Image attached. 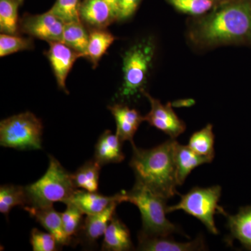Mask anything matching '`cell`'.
<instances>
[{"label":"cell","instance_id":"12","mask_svg":"<svg viewBox=\"0 0 251 251\" xmlns=\"http://www.w3.org/2000/svg\"><path fill=\"white\" fill-rule=\"evenodd\" d=\"M108 110L116 122V134L122 142L128 141L134 146L133 138L145 117L135 109L130 108L123 104H114L108 107Z\"/></svg>","mask_w":251,"mask_h":251},{"label":"cell","instance_id":"21","mask_svg":"<svg viewBox=\"0 0 251 251\" xmlns=\"http://www.w3.org/2000/svg\"><path fill=\"white\" fill-rule=\"evenodd\" d=\"M116 37L105 29H94L90 32L88 46L83 57L90 61L94 68L107 52Z\"/></svg>","mask_w":251,"mask_h":251},{"label":"cell","instance_id":"24","mask_svg":"<svg viewBox=\"0 0 251 251\" xmlns=\"http://www.w3.org/2000/svg\"><path fill=\"white\" fill-rule=\"evenodd\" d=\"M176 11L193 17L208 14L229 0H166Z\"/></svg>","mask_w":251,"mask_h":251},{"label":"cell","instance_id":"10","mask_svg":"<svg viewBox=\"0 0 251 251\" xmlns=\"http://www.w3.org/2000/svg\"><path fill=\"white\" fill-rule=\"evenodd\" d=\"M49 44L50 47L47 57L52 67L57 85L59 88L67 92L66 80L74 63L81 57L80 54L63 42H50Z\"/></svg>","mask_w":251,"mask_h":251},{"label":"cell","instance_id":"5","mask_svg":"<svg viewBox=\"0 0 251 251\" xmlns=\"http://www.w3.org/2000/svg\"><path fill=\"white\" fill-rule=\"evenodd\" d=\"M156 46L152 37L135 43L123 55V83L120 97L129 99L143 94L152 68Z\"/></svg>","mask_w":251,"mask_h":251},{"label":"cell","instance_id":"9","mask_svg":"<svg viewBox=\"0 0 251 251\" xmlns=\"http://www.w3.org/2000/svg\"><path fill=\"white\" fill-rule=\"evenodd\" d=\"M151 105V110L145 116V121L150 125L169 135L172 139H176L186 130V126L173 110L172 104L163 105L158 99L151 97L146 90L143 92Z\"/></svg>","mask_w":251,"mask_h":251},{"label":"cell","instance_id":"13","mask_svg":"<svg viewBox=\"0 0 251 251\" xmlns=\"http://www.w3.org/2000/svg\"><path fill=\"white\" fill-rule=\"evenodd\" d=\"M24 209L28 211L31 217L34 218L49 233L54 236L59 246L71 245L73 239L66 234L63 226L62 215L54 209L53 205L40 209L25 206Z\"/></svg>","mask_w":251,"mask_h":251},{"label":"cell","instance_id":"23","mask_svg":"<svg viewBox=\"0 0 251 251\" xmlns=\"http://www.w3.org/2000/svg\"><path fill=\"white\" fill-rule=\"evenodd\" d=\"M90 33L82 21L67 23L64 25L63 41L64 44L84 57L88 46Z\"/></svg>","mask_w":251,"mask_h":251},{"label":"cell","instance_id":"18","mask_svg":"<svg viewBox=\"0 0 251 251\" xmlns=\"http://www.w3.org/2000/svg\"><path fill=\"white\" fill-rule=\"evenodd\" d=\"M133 249L129 229L121 220L114 216L104 233L102 250L127 251Z\"/></svg>","mask_w":251,"mask_h":251},{"label":"cell","instance_id":"22","mask_svg":"<svg viewBox=\"0 0 251 251\" xmlns=\"http://www.w3.org/2000/svg\"><path fill=\"white\" fill-rule=\"evenodd\" d=\"M100 168L101 166L94 158L86 162L74 174H72L75 188H82L90 192H97L99 188Z\"/></svg>","mask_w":251,"mask_h":251},{"label":"cell","instance_id":"25","mask_svg":"<svg viewBox=\"0 0 251 251\" xmlns=\"http://www.w3.org/2000/svg\"><path fill=\"white\" fill-rule=\"evenodd\" d=\"M213 126L209 124L202 129L193 133L188 141V146L199 156L207 158L211 162L215 156Z\"/></svg>","mask_w":251,"mask_h":251},{"label":"cell","instance_id":"26","mask_svg":"<svg viewBox=\"0 0 251 251\" xmlns=\"http://www.w3.org/2000/svg\"><path fill=\"white\" fill-rule=\"evenodd\" d=\"M27 205L25 188L23 186L7 184L0 188V212L8 216L13 207Z\"/></svg>","mask_w":251,"mask_h":251},{"label":"cell","instance_id":"7","mask_svg":"<svg viewBox=\"0 0 251 251\" xmlns=\"http://www.w3.org/2000/svg\"><path fill=\"white\" fill-rule=\"evenodd\" d=\"M221 191L222 188L220 186L193 188L186 194L181 196V200L177 204L168 206L167 212L184 211L201 221L209 232L218 234L219 230L214 221V215L216 212L224 216L227 214L219 206Z\"/></svg>","mask_w":251,"mask_h":251},{"label":"cell","instance_id":"32","mask_svg":"<svg viewBox=\"0 0 251 251\" xmlns=\"http://www.w3.org/2000/svg\"><path fill=\"white\" fill-rule=\"evenodd\" d=\"M141 0H122L118 21L128 19L135 14Z\"/></svg>","mask_w":251,"mask_h":251},{"label":"cell","instance_id":"16","mask_svg":"<svg viewBox=\"0 0 251 251\" xmlns=\"http://www.w3.org/2000/svg\"><path fill=\"white\" fill-rule=\"evenodd\" d=\"M122 143L116 133L113 134L110 130H105L96 145L94 159L101 166L121 163L125 158L122 151Z\"/></svg>","mask_w":251,"mask_h":251},{"label":"cell","instance_id":"6","mask_svg":"<svg viewBox=\"0 0 251 251\" xmlns=\"http://www.w3.org/2000/svg\"><path fill=\"white\" fill-rule=\"evenodd\" d=\"M43 125L30 112H23L1 120L0 145L18 150H41Z\"/></svg>","mask_w":251,"mask_h":251},{"label":"cell","instance_id":"20","mask_svg":"<svg viewBox=\"0 0 251 251\" xmlns=\"http://www.w3.org/2000/svg\"><path fill=\"white\" fill-rule=\"evenodd\" d=\"M175 159L179 186L184 184L185 180L195 168L211 163L207 158L195 153L188 145H180L178 142L175 145Z\"/></svg>","mask_w":251,"mask_h":251},{"label":"cell","instance_id":"4","mask_svg":"<svg viewBox=\"0 0 251 251\" xmlns=\"http://www.w3.org/2000/svg\"><path fill=\"white\" fill-rule=\"evenodd\" d=\"M25 188L27 196L25 206L34 209L52 206L56 202L65 204L76 190L72 174L52 156H49V168L42 177Z\"/></svg>","mask_w":251,"mask_h":251},{"label":"cell","instance_id":"8","mask_svg":"<svg viewBox=\"0 0 251 251\" xmlns=\"http://www.w3.org/2000/svg\"><path fill=\"white\" fill-rule=\"evenodd\" d=\"M64 23L50 11L43 14L27 15L20 22L25 34L50 42H62Z\"/></svg>","mask_w":251,"mask_h":251},{"label":"cell","instance_id":"15","mask_svg":"<svg viewBox=\"0 0 251 251\" xmlns=\"http://www.w3.org/2000/svg\"><path fill=\"white\" fill-rule=\"evenodd\" d=\"M226 216L229 230L227 243L237 240L245 249L251 250V205L240 208L235 215L226 214Z\"/></svg>","mask_w":251,"mask_h":251},{"label":"cell","instance_id":"2","mask_svg":"<svg viewBox=\"0 0 251 251\" xmlns=\"http://www.w3.org/2000/svg\"><path fill=\"white\" fill-rule=\"evenodd\" d=\"M175 139L167 140L155 148L143 150L133 147L130 161L135 177V184L168 200L178 194V183L175 159Z\"/></svg>","mask_w":251,"mask_h":251},{"label":"cell","instance_id":"19","mask_svg":"<svg viewBox=\"0 0 251 251\" xmlns=\"http://www.w3.org/2000/svg\"><path fill=\"white\" fill-rule=\"evenodd\" d=\"M119 204L120 202L118 201H115L101 212L94 215L87 216L81 229L86 242L93 244L102 235H104L110 221L115 216V209Z\"/></svg>","mask_w":251,"mask_h":251},{"label":"cell","instance_id":"33","mask_svg":"<svg viewBox=\"0 0 251 251\" xmlns=\"http://www.w3.org/2000/svg\"><path fill=\"white\" fill-rule=\"evenodd\" d=\"M104 1L108 5L117 21H118L122 0H104Z\"/></svg>","mask_w":251,"mask_h":251},{"label":"cell","instance_id":"14","mask_svg":"<svg viewBox=\"0 0 251 251\" xmlns=\"http://www.w3.org/2000/svg\"><path fill=\"white\" fill-rule=\"evenodd\" d=\"M81 21L94 29H105L117 21L104 0H83L80 9Z\"/></svg>","mask_w":251,"mask_h":251},{"label":"cell","instance_id":"3","mask_svg":"<svg viewBox=\"0 0 251 251\" xmlns=\"http://www.w3.org/2000/svg\"><path fill=\"white\" fill-rule=\"evenodd\" d=\"M118 194L120 203L130 202L139 209L143 222V230L140 232L143 234L170 237L172 234L181 232L177 226L167 219L166 198L138 184L128 192Z\"/></svg>","mask_w":251,"mask_h":251},{"label":"cell","instance_id":"30","mask_svg":"<svg viewBox=\"0 0 251 251\" xmlns=\"http://www.w3.org/2000/svg\"><path fill=\"white\" fill-rule=\"evenodd\" d=\"M66 205L67 209L61 214L63 226L68 237L73 239L81 232L84 222L82 216L85 214L72 203L68 202Z\"/></svg>","mask_w":251,"mask_h":251},{"label":"cell","instance_id":"17","mask_svg":"<svg viewBox=\"0 0 251 251\" xmlns=\"http://www.w3.org/2000/svg\"><path fill=\"white\" fill-rule=\"evenodd\" d=\"M115 201L119 202V194L113 196H105L97 192L76 189L72 197L65 204L72 203L80 209L84 214L89 216L101 212Z\"/></svg>","mask_w":251,"mask_h":251},{"label":"cell","instance_id":"31","mask_svg":"<svg viewBox=\"0 0 251 251\" xmlns=\"http://www.w3.org/2000/svg\"><path fill=\"white\" fill-rule=\"evenodd\" d=\"M30 243L34 251H54L57 250V246L59 247L52 234L36 228L31 229Z\"/></svg>","mask_w":251,"mask_h":251},{"label":"cell","instance_id":"28","mask_svg":"<svg viewBox=\"0 0 251 251\" xmlns=\"http://www.w3.org/2000/svg\"><path fill=\"white\" fill-rule=\"evenodd\" d=\"M81 4V0H56L49 11L59 18L64 24L80 22Z\"/></svg>","mask_w":251,"mask_h":251},{"label":"cell","instance_id":"1","mask_svg":"<svg viewBox=\"0 0 251 251\" xmlns=\"http://www.w3.org/2000/svg\"><path fill=\"white\" fill-rule=\"evenodd\" d=\"M186 37L198 50L251 46V0H229L208 14L191 18Z\"/></svg>","mask_w":251,"mask_h":251},{"label":"cell","instance_id":"11","mask_svg":"<svg viewBox=\"0 0 251 251\" xmlns=\"http://www.w3.org/2000/svg\"><path fill=\"white\" fill-rule=\"evenodd\" d=\"M204 238L198 237L192 242H178L169 237L149 236L138 234V251H193L206 250Z\"/></svg>","mask_w":251,"mask_h":251},{"label":"cell","instance_id":"27","mask_svg":"<svg viewBox=\"0 0 251 251\" xmlns=\"http://www.w3.org/2000/svg\"><path fill=\"white\" fill-rule=\"evenodd\" d=\"M18 0H0V31L16 35L18 29Z\"/></svg>","mask_w":251,"mask_h":251},{"label":"cell","instance_id":"29","mask_svg":"<svg viewBox=\"0 0 251 251\" xmlns=\"http://www.w3.org/2000/svg\"><path fill=\"white\" fill-rule=\"evenodd\" d=\"M34 47L32 39L13 34H3L0 35V57L16 53L21 51L31 50Z\"/></svg>","mask_w":251,"mask_h":251},{"label":"cell","instance_id":"34","mask_svg":"<svg viewBox=\"0 0 251 251\" xmlns=\"http://www.w3.org/2000/svg\"><path fill=\"white\" fill-rule=\"evenodd\" d=\"M18 1H19V2L21 3H21L23 2V0H18Z\"/></svg>","mask_w":251,"mask_h":251}]
</instances>
